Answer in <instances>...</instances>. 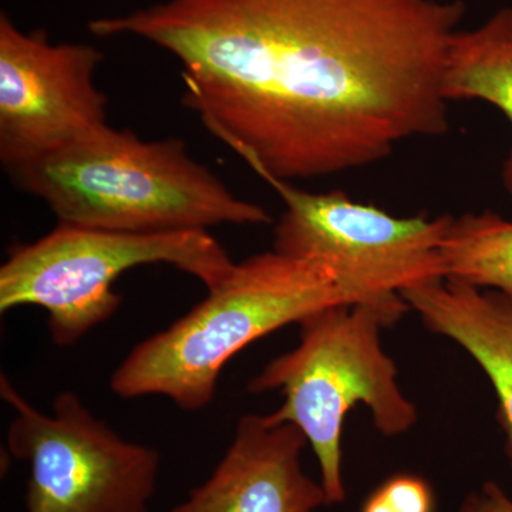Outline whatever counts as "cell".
Returning a JSON list of instances; mask_svg holds the SVG:
<instances>
[{
  "label": "cell",
  "instance_id": "cell-1",
  "mask_svg": "<svg viewBox=\"0 0 512 512\" xmlns=\"http://www.w3.org/2000/svg\"><path fill=\"white\" fill-rule=\"evenodd\" d=\"M464 0H163L93 19L181 64L183 103L262 180L357 170L450 127Z\"/></svg>",
  "mask_w": 512,
  "mask_h": 512
},
{
  "label": "cell",
  "instance_id": "cell-2",
  "mask_svg": "<svg viewBox=\"0 0 512 512\" xmlns=\"http://www.w3.org/2000/svg\"><path fill=\"white\" fill-rule=\"evenodd\" d=\"M59 224L103 231H208L264 225L271 215L237 197L180 138L141 140L106 124L55 153L6 171Z\"/></svg>",
  "mask_w": 512,
  "mask_h": 512
},
{
  "label": "cell",
  "instance_id": "cell-3",
  "mask_svg": "<svg viewBox=\"0 0 512 512\" xmlns=\"http://www.w3.org/2000/svg\"><path fill=\"white\" fill-rule=\"evenodd\" d=\"M356 303L328 266L269 251L235 262L207 298L170 328L138 343L110 389L121 399L164 396L184 412L215 397L222 369L269 333L328 306Z\"/></svg>",
  "mask_w": 512,
  "mask_h": 512
},
{
  "label": "cell",
  "instance_id": "cell-4",
  "mask_svg": "<svg viewBox=\"0 0 512 512\" xmlns=\"http://www.w3.org/2000/svg\"><path fill=\"white\" fill-rule=\"evenodd\" d=\"M409 311L402 295H394L313 312L298 323L299 345L271 360L248 384L251 393L284 394L282 406L265 420L271 426L293 424L305 434L328 505L346 500L342 433L350 410L363 404L386 437L402 436L419 419L380 340L382 329Z\"/></svg>",
  "mask_w": 512,
  "mask_h": 512
},
{
  "label": "cell",
  "instance_id": "cell-5",
  "mask_svg": "<svg viewBox=\"0 0 512 512\" xmlns=\"http://www.w3.org/2000/svg\"><path fill=\"white\" fill-rule=\"evenodd\" d=\"M167 264L214 288L235 262L208 231L138 234L59 224L32 244L16 245L0 268V312L39 306L50 338L72 346L119 311L113 285L141 265Z\"/></svg>",
  "mask_w": 512,
  "mask_h": 512
},
{
  "label": "cell",
  "instance_id": "cell-6",
  "mask_svg": "<svg viewBox=\"0 0 512 512\" xmlns=\"http://www.w3.org/2000/svg\"><path fill=\"white\" fill-rule=\"evenodd\" d=\"M265 183L285 204L275 251L328 266L356 303L446 278L443 247L453 215L399 218L342 191L318 194L276 178Z\"/></svg>",
  "mask_w": 512,
  "mask_h": 512
},
{
  "label": "cell",
  "instance_id": "cell-7",
  "mask_svg": "<svg viewBox=\"0 0 512 512\" xmlns=\"http://www.w3.org/2000/svg\"><path fill=\"white\" fill-rule=\"evenodd\" d=\"M2 399L15 410L8 450L29 464L25 512H150L160 454L120 437L73 392L53 414L32 406L5 375Z\"/></svg>",
  "mask_w": 512,
  "mask_h": 512
},
{
  "label": "cell",
  "instance_id": "cell-8",
  "mask_svg": "<svg viewBox=\"0 0 512 512\" xmlns=\"http://www.w3.org/2000/svg\"><path fill=\"white\" fill-rule=\"evenodd\" d=\"M104 55L87 43L50 42L0 13V163L9 171L49 156L107 123L94 82Z\"/></svg>",
  "mask_w": 512,
  "mask_h": 512
},
{
  "label": "cell",
  "instance_id": "cell-9",
  "mask_svg": "<svg viewBox=\"0 0 512 512\" xmlns=\"http://www.w3.org/2000/svg\"><path fill=\"white\" fill-rule=\"evenodd\" d=\"M306 444L293 424L241 417L211 476L170 512H315L328 500L320 481L303 470Z\"/></svg>",
  "mask_w": 512,
  "mask_h": 512
},
{
  "label": "cell",
  "instance_id": "cell-10",
  "mask_svg": "<svg viewBox=\"0 0 512 512\" xmlns=\"http://www.w3.org/2000/svg\"><path fill=\"white\" fill-rule=\"evenodd\" d=\"M430 332L473 357L497 396V420L512 467V295L444 278L402 293Z\"/></svg>",
  "mask_w": 512,
  "mask_h": 512
},
{
  "label": "cell",
  "instance_id": "cell-11",
  "mask_svg": "<svg viewBox=\"0 0 512 512\" xmlns=\"http://www.w3.org/2000/svg\"><path fill=\"white\" fill-rule=\"evenodd\" d=\"M443 90L448 103L493 104L512 127V6L498 10L476 29L458 30L448 50ZM501 178L512 197V146Z\"/></svg>",
  "mask_w": 512,
  "mask_h": 512
},
{
  "label": "cell",
  "instance_id": "cell-12",
  "mask_svg": "<svg viewBox=\"0 0 512 512\" xmlns=\"http://www.w3.org/2000/svg\"><path fill=\"white\" fill-rule=\"evenodd\" d=\"M443 255L446 278L512 295V221L497 212L454 217Z\"/></svg>",
  "mask_w": 512,
  "mask_h": 512
},
{
  "label": "cell",
  "instance_id": "cell-13",
  "mask_svg": "<svg viewBox=\"0 0 512 512\" xmlns=\"http://www.w3.org/2000/svg\"><path fill=\"white\" fill-rule=\"evenodd\" d=\"M433 490L421 477L402 474L384 481L363 505L362 512H434Z\"/></svg>",
  "mask_w": 512,
  "mask_h": 512
},
{
  "label": "cell",
  "instance_id": "cell-14",
  "mask_svg": "<svg viewBox=\"0 0 512 512\" xmlns=\"http://www.w3.org/2000/svg\"><path fill=\"white\" fill-rule=\"evenodd\" d=\"M458 512H512V498L495 481H485L464 498Z\"/></svg>",
  "mask_w": 512,
  "mask_h": 512
}]
</instances>
